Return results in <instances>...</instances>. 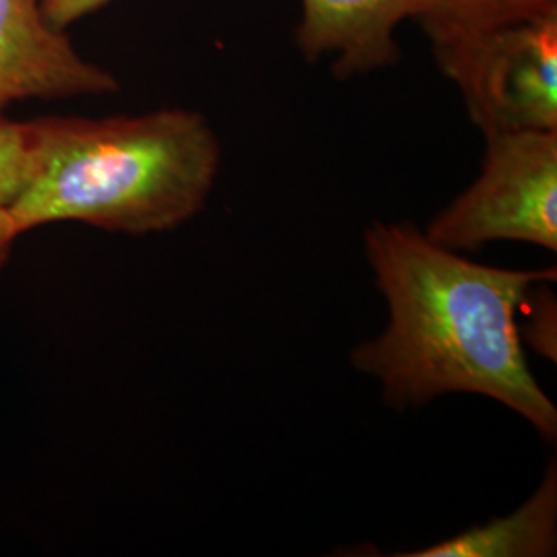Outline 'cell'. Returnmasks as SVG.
Wrapping results in <instances>:
<instances>
[{
	"label": "cell",
	"instance_id": "cell-9",
	"mask_svg": "<svg viewBox=\"0 0 557 557\" xmlns=\"http://www.w3.org/2000/svg\"><path fill=\"white\" fill-rule=\"evenodd\" d=\"M32 168V124L0 119V273L20 239L11 209L20 199Z\"/></svg>",
	"mask_w": 557,
	"mask_h": 557
},
{
	"label": "cell",
	"instance_id": "cell-7",
	"mask_svg": "<svg viewBox=\"0 0 557 557\" xmlns=\"http://www.w3.org/2000/svg\"><path fill=\"white\" fill-rule=\"evenodd\" d=\"M557 554V467L552 460L537 490L506 517L398 557H554Z\"/></svg>",
	"mask_w": 557,
	"mask_h": 557
},
{
	"label": "cell",
	"instance_id": "cell-1",
	"mask_svg": "<svg viewBox=\"0 0 557 557\" xmlns=\"http://www.w3.org/2000/svg\"><path fill=\"white\" fill-rule=\"evenodd\" d=\"M363 252L388 324L349 359L356 372L376 380L386 407L407 411L444 395H478L556 442L557 407L529 368L517 322L529 292L556 283V267L481 264L405 221L370 223Z\"/></svg>",
	"mask_w": 557,
	"mask_h": 557
},
{
	"label": "cell",
	"instance_id": "cell-5",
	"mask_svg": "<svg viewBox=\"0 0 557 557\" xmlns=\"http://www.w3.org/2000/svg\"><path fill=\"white\" fill-rule=\"evenodd\" d=\"M112 73L83 59L44 20L40 0H0V119L23 100H60L119 91Z\"/></svg>",
	"mask_w": 557,
	"mask_h": 557
},
{
	"label": "cell",
	"instance_id": "cell-3",
	"mask_svg": "<svg viewBox=\"0 0 557 557\" xmlns=\"http://www.w3.org/2000/svg\"><path fill=\"white\" fill-rule=\"evenodd\" d=\"M483 139L478 178L423 234L460 255L492 242L557 252V131H510Z\"/></svg>",
	"mask_w": 557,
	"mask_h": 557
},
{
	"label": "cell",
	"instance_id": "cell-2",
	"mask_svg": "<svg viewBox=\"0 0 557 557\" xmlns=\"http://www.w3.org/2000/svg\"><path fill=\"white\" fill-rule=\"evenodd\" d=\"M29 124L32 168L11 209L20 238L60 221L126 236L172 232L207 207L220 176V135L197 110Z\"/></svg>",
	"mask_w": 557,
	"mask_h": 557
},
{
	"label": "cell",
	"instance_id": "cell-10",
	"mask_svg": "<svg viewBox=\"0 0 557 557\" xmlns=\"http://www.w3.org/2000/svg\"><path fill=\"white\" fill-rule=\"evenodd\" d=\"M110 0H40L41 15L54 29H66L69 25L85 20L100 11Z\"/></svg>",
	"mask_w": 557,
	"mask_h": 557
},
{
	"label": "cell",
	"instance_id": "cell-6",
	"mask_svg": "<svg viewBox=\"0 0 557 557\" xmlns=\"http://www.w3.org/2000/svg\"><path fill=\"white\" fill-rule=\"evenodd\" d=\"M425 0H299V54L329 60L337 79H354L400 59L397 29L418 21Z\"/></svg>",
	"mask_w": 557,
	"mask_h": 557
},
{
	"label": "cell",
	"instance_id": "cell-4",
	"mask_svg": "<svg viewBox=\"0 0 557 557\" xmlns=\"http://www.w3.org/2000/svg\"><path fill=\"white\" fill-rule=\"evenodd\" d=\"M436 60L483 137L557 131V13L502 27Z\"/></svg>",
	"mask_w": 557,
	"mask_h": 557
},
{
	"label": "cell",
	"instance_id": "cell-8",
	"mask_svg": "<svg viewBox=\"0 0 557 557\" xmlns=\"http://www.w3.org/2000/svg\"><path fill=\"white\" fill-rule=\"evenodd\" d=\"M557 13V0H425L418 23L434 57L502 27Z\"/></svg>",
	"mask_w": 557,
	"mask_h": 557
}]
</instances>
